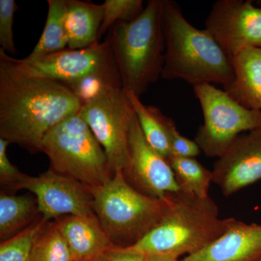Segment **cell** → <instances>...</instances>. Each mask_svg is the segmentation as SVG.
I'll return each mask as SVG.
<instances>
[{
	"label": "cell",
	"mask_w": 261,
	"mask_h": 261,
	"mask_svg": "<svg viewBox=\"0 0 261 261\" xmlns=\"http://www.w3.org/2000/svg\"><path fill=\"white\" fill-rule=\"evenodd\" d=\"M18 10L15 0H0V45L8 55H16L13 23Z\"/></svg>",
	"instance_id": "d4e9b609"
},
{
	"label": "cell",
	"mask_w": 261,
	"mask_h": 261,
	"mask_svg": "<svg viewBox=\"0 0 261 261\" xmlns=\"http://www.w3.org/2000/svg\"><path fill=\"white\" fill-rule=\"evenodd\" d=\"M104 5L80 0H67L65 29L68 49L88 47L97 40L104 17Z\"/></svg>",
	"instance_id": "e0dca14e"
},
{
	"label": "cell",
	"mask_w": 261,
	"mask_h": 261,
	"mask_svg": "<svg viewBox=\"0 0 261 261\" xmlns=\"http://www.w3.org/2000/svg\"><path fill=\"white\" fill-rule=\"evenodd\" d=\"M102 146L113 174L128 161L129 135L135 116L126 92L109 88L84 103L79 113Z\"/></svg>",
	"instance_id": "9c48e42d"
},
{
	"label": "cell",
	"mask_w": 261,
	"mask_h": 261,
	"mask_svg": "<svg viewBox=\"0 0 261 261\" xmlns=\"http://www.w3.org/2000/svg\"><path fill=\"white\" fill-rule=\"evenodd\" d=\"M93 208L117 247L135 245L156 226L169 207V198H156L133 188L123 171L101 186L91 188Z\"/></svg>",
	"instance_id": "5b68a950"
},
{
	"label": "cell",
	"mask_w": 261,
	"mask_h": 261,
	"mask_svg": "<svg viewBox=\"0 0 261 261\" xmlns=\"http://www.w3.org/2000/svg\"><path fill=\"white\" fill-rule=\"evenodd\" d=\"M122 171L130 186L149 197L165 198L179 190L171 165L145 140L136 114L130 126L128 161Z\"/></svg>",
	"instance_id": "7c38bea8"
},
{
	"label": "cell",
	"mask_w": 261,
	"mask_h": 261,
	"mask_svg": "<svg viewBox=\"0 0 261 261\" xmlns=\"http://www.w3.org/2000/svg\"><path fill=\"white\" fill-rule=\"evenodd\" d=\"M82 107L66 85L23 73L0 49V138L37 153L47 132Z\"/></svg>",
	"instance_id": "6da1fadb"
},
{
	"label": "cell",
	"mask_w": 261,
	"mask_h": 261,
	"mask_svg": "<svg viewBox=\"0 0 261 261\" xmlns=\"http://www.w3.org/2000/svg\"><path fill=\"white\" fill-rule=\"evenodd\" d=\"M32 261H74L56 221H48L33 247Z\"/></svg>",
	"instance_id": "7402d4cb"
},
{
	"label": "cell",
	"mask_w": 261,
	"mask_h": 261,
	"mask_svg": "<svg viewBox=\"0 0 261 261\" xmlns=\"http://www.w3.org/2000/svg\"><path fill=\"white\" fill-rule=\"evenodd\" d=\"M213 183L230 197L261 180V128L239 136L214 164Z\"/></svg>",
	"instance_id": "4fadbf2b"
},
{
	"label": "cell",
	"mask_w": 261,
	"mask_h": 261,
	"mask_svg": "<svg viewBox=\"0 0 261 261\" xmlns=\"http://www.w3.org/2000/svg\"><path fill=\"white\" fill-rule=\"evenodd\" d=\"M47 222L40 216L23 231L2 242L0 261H32L34 243Z\"/></svg>",
	"instance_id": "603a6c76"
},
{
	"label": "cell",
	"mask_w": 261,
	"mask_h": 261,
	"mask_svg": "<svg viewBox=\"0 0 261 261\" xmlns=\"http://www.w3.org/2000/svg\"><path fill=\"white\" fill-rule=\"evenodd\" d=\"M168 196L169 207L159 224L135 245L122 248L179 259L210 245L226 231L232 220L220 218L219 207L210 196L201 198L181 190Z\"/></svg>",
	"instance_id": "3957f363"
},
{
	"label": "cell",
	"mask_w": 261,
	"mask_h": 261,
	"mask_svg": "<svg viewBox=\"0 0 261 261\" xmlns=\"http://www.w3.org/2000/svg\"><path fill=\"white\" fill-rule=\"evenodd\" d=\"M71 251L74 261H94L116 246L95 214L65 216L55 220Z\"/></svg>",
	"instance_id": "9a60e30c"
},
{
	"label": "cell",
	"mask_w": 261,
	"mask_h": 261,
	"mask_svg": "<svg viewBox=\"0 0 261 261\" xmlns=\"http://www.w3.org/2000/svg\"><path fill=\"white\" fill-rule=\"evenodd\" d=\"M169 140L172 155L195 158L201 149L195 140H191L180 134L173 120L169 126Z\"/></svg>",
	"instance_id": "484cf974"
},
{
	"label": "cell",
	"mask_w": 261,
	"mask_h": 261,
	"mask_svg": "<svg viewBox=\"0 0 261 261\" xmlns=\"http://www.w3.org/2000/svg\"><path fill=\"white\" fill-rule=\"evenodd\" d=\"M145 261H180L173 257L164 256V255H146Z\"/></svg>",
	"instance_id": "f1b7e54d"
},
{
	"label": "cell",
	"mask_w": 261,
	"mask_h": 261,
	"mask_svg": "<svg viewBox=\"0 0 261 261\" xmlns=\"http://www.w3.org/2000/svg\"><path fill=\"white\" fill-rule=\"evenodd\" d=\"M163 0H150L140 16L119 22L108 39L121 75L122 88L140 97L162 76L166 39Z\"/></svg>",
	"instance_id": "277c9868"
},
{
	"label": "cell",
	"mask_w": 261,
	"mask_h": 261,
	"mask_svg": "<svg viewBox=\"0 0 261 261\" xmlns=\"http://www.w3.org/2000/svg\"><path fill=\"white\" fill-rule=\"evenodd\" d=\"M20 190L34 194L39 214L47 221L70 215L95 214L91 188L51 169L38 176L23 173L15 189Z\"/></svg>",
	"instance_id": "30bf717a"
},
{
	"label": "cell",
	"mask_w": 261,
	"mask_h": 261,
	"mask_svg": "<svg viewBox=\"0 0 261 261\" xmlns=\"http://www.w3.org/2000/svg\"><path fill=\"white\" fill-rule=\"evenodd\" d=\"M179 190L201 197H209L213 183L212 171L204 167L195 158L171 155L168 159Z\"/></svg>",
	"instance_id": "44dd1931"
},
{
	"label": "cell",
	"mask_w": 261,
	"mask_h": 261,
	"mask_svg": "<svg viewBox=\"0 0 261 261\" xmlns=\"http://www.w3.org/2000/svg\"><path fill=\"white\" fill-rule=\"evenodd\" d=\"M13 59L23 73L57 81L68 88L94 76L122 87L121 75L108 39L84 49H66L39 59H16L13 57Z\"/></svg>",
	"instance_id": "ba28073f"
},
{
	"label": "cell",
	"mask_w": 261,
	"mask_h": 261,
	"mask_svg": "<svg viewBox=\"0 0 261 261\" xmlns=\"http://www.w3.org/2000/svg\"><path fill=\"white\" fill-rule=\"evenodd\" d=\"M126 92L145 140L156 152L168 160L172 155L169 140L172 118L163 114L155 106H146L134 92Z\"/></svg>",
	"instance_id": "ac0fdd59"
},
{
	"label": "cell",
	"mask_w": 261,
	"mask_h": 261,
	"mask_svg": "<svg viewBox=\"0 0 261 261\" xmlns=\"http://www.w3.org/2000/svg\"><path fill=\"white\" fill-rule=\"evenodd\" d=\"M10 144L8 141L0 138V183L6 188L15 190L23 173L12 164L8 159L7 148Z\"/></svg>",
	"instance_id": "4316f807"
},
{
	"label": "cell",
	"mask_w": 261,
	"mask_h": 261,
	"mask_svg": "<svg viewBox=\"0 0 261 261\" xmlns=\"http://www.w3.org/2000/svg\"><path fill=\"white\" fill-rule=\"evenodd\" d=\"M55 172L89 188L113 177L106 152L80 114L68 117L47 132L41 145Z\"/></svg>",
	"instance_id": "8992f818"
},
{
	"label": "cell",
	"mask_w": 261,
	"mask_h": 261,
	"mask_svg": "<svg viewBox=\"0 0 261 261\" xmlns=\"http://www.w3.org/2000/svg\"><path fill=\"white\" fill-rule=\"evenodd\" d=\"M146 255L126 251L122 247L114 246L101 254L94 261H145Z\"/></svg>",
	"instance_id": "83f0119b"
},
{
	"label": "cell",
	"mask_w": 261,
	"mask_h": 261,
	"mask_svg": "<svg viewBox=\"0 0 261 261\" xmlns=\"http://www.w3.org/2000/svg\"><path fill=\"white\" fill-rule=\"evenodd\" d=\"M231 62L234 80L224 90L247 109L261 111V47L247 48Z\"/></svg>",
	"instance_id": "2e32d148"
},
{
	"label": "cell",
	"mask_w": 261,
	"mask_h": 261,
	"mask_svg": "<svg viewBox=\"0 0 261 261\" xmlns=\"http://www.w3.org/2000/svg\"><path fill=\"white\" fill-rule=\"evenodd\" d=\"M181 261H261V224L232 218L221 237Z\"/></svg>",
	"instance_id": "5bb4252c"
},
{
	"label": "cell",
	"mask_w": 261,
	"mask_h": 261,
	"mask_svg": "<svg viewBox=\"0 0 261 261\" xmlns=\"http://www.w3.org/2000/svg\"><path fill=\"white\" fill-rule=\"evenodd\" d=\"M103 5L104 17L98 33V42L115 24L132 21L145 9L142 0H106Z\"/></svg>",
	"instance_id": "cb8c5ba5"
},
{
	"label": "cell",
	"mask_w": 261,
	"mask_h": 261,
	"mask_svg": "<svg viewBox=\"0 0 261 261\" xmlns=\"http://www.w3.org/2000/svg\"><path fill=\"white\" fill-rule=\"evenodd\" d=\"M204 123L195 142L207 157H221L243 132L261 128V111L247 109L213 84L194 87Z\"/></svg>",
	"instance_id": "52a82bcc"
},
{
	"label": "cell",
	"mask_w": 261,
	"mask_h": 261,
	"mask_svg": "<svg viewBox=\"0 0 261 261\" xmlns=\"http://www.w3.org/2000/svg\"><path fill=\"white\" fill-rule=\"evenodd\" d=\"M41 216L32 196L0 195V239L5 241L33 224Z\"/></svg>",
	"instance_id": "d6986e66"
},
{
	"label": "cell",
	"mask_w": 261,
	"mask_h": 261,
	"mask_svg": "<svg viewBox=\"0 0 261 261\" xmlns=\"http://www.w3.org/2000/svg\"><path fill=\"white\" fill-rule=\"evenodd\" d=\"M205 24L231 60L247 48L261 47V8L250 0L216 2Z\"/></svg>",
	"instance_id": "8fae6325"
},
{
	"label": "cell",
	"mask_w": 261,
	"mask_h": 261,
	"mask_svg": "<svg viewBox=\"0 0 261 261\" xmlns=\"http://www.w3.org/2000/svg\"><path fill=\"white\" fill-rule=\"evenodd\" d=\"M47 4V17L44 30L27 59H39L68 49L65 29L67 0H48Z\"/></svg>",
	"instance_id": "ffe728a7"
},
{
	"label": "cell",
	"mask_w": 261,
	"mask_h": 261,
	"mask_svg": "<svg viewBox=\"0 0 261 261\" xmlns=\"http://www.w3.org/2000/svg\"><path fill=\"white\" fill-rule=\"evenodd\" d=\"M163 23L166 39L162 76L195 86L232 83L234 70L229 57L206 29L187 21L177 3L163 0Z\"/></svg>",
	"instance_id": "7a4b0ae2"
}]
</instances>
